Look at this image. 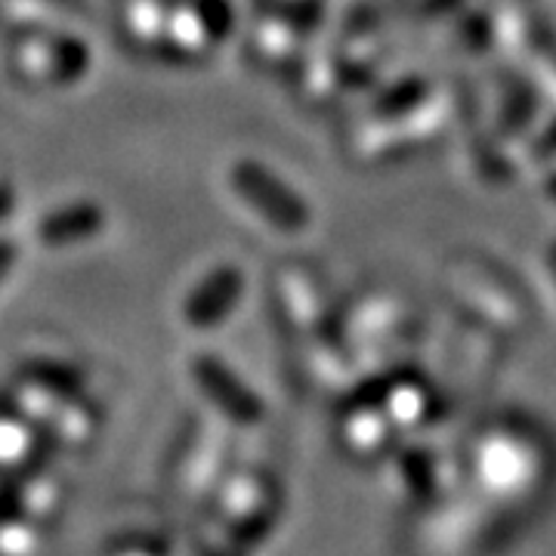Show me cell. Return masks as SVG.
<instances>
[{
    "mask_svg": "<svg viewBox=\"0 0 556 556\" xmlns=\"http://www.w3.org/2000/svg\"><path fill=\"white\" fill-rule=\"evenodd\" d=\"M102 226H105V211L100 204L75 201L40 219L38 239L50 248H68V244L93 239L97 232H102Z\"/></svg>",
    "mask_w": 556,
    "mask_h": 556,
    "instance_id": "cell-1",
    "label": "cell"
},
{
    "mask_svg": "<svg viewBox=\"0 0 556 556\" xmlns=\"http://www.w3.org/2000/svg\"><path fill=\"white\" fill-rule=\"evenodd\" d=\"M47 56H50V78L56 80H78L90 65V53L78 38H60L56 43H50Z\"/></svg>",
    "mask_w": 556,
    "mask_h": 556,
    "instance_id": "cell-2",
    "label": "cell"
},
{
    "mask_svg": "<svg viewBox=\"0 0 556 556\" xmlns=\"http://www.w3.org/2000/svg\"><path fill=\"white\" fill-rule=\"evenodd\" d=\"M13 263H16V244L7 239H0V281L7 278V273L13 269Z\"/></svg>",
    "mask_w": 556,
    "mask_h": 556,
    "instance_id": "cell-3",
    "label": "cell"
},
{
    "mask_svg": "<svg viewBox=\"0 0 556 556\" xmlns=\"http://www.w3.org/2000/svg\"><path fill=\"white\" fill-rule=\"evenodd\" d=\"M10 204H13V195H10L7 189H0V217L10 214Z\"/></svg>",
    "mask_w": 556,
    "mask_h": 556,
    "instance_id": "cell-4",
    "label": "cell"
}]
</instances>
